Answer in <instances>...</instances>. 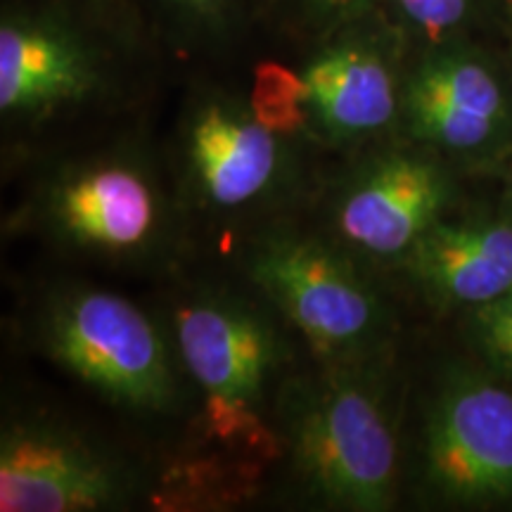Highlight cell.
I'll list each match as a JSON object with an SVG mask.
<instances>
[{"mask_svg": "<svg viewBox=\"0 0 512 512\" xmlns=\"http://www.w3.org/2000/svg\"><path fill=\"white\" fill-rule=\"evenodd\" d=\"M384 5H392L401 22L427 41L441 43L463 24L472 0H384Z\"/></svg>", "mask_w": 512, "mask_h": 512, "instance_id": "18", "label": "cell"}, {"mask_svg": "<svg viewBox=\"0 0 512 512\" xmlns=\"http://www.w3.org/2000/svg\"><path fill=\"white\" fill-rule=\"evenodd\" d=\"M448 197L446 171L430 157L382 150L351 169L332 195V240L370 264H401L441 221Z\"/></svg>", "mask_w": 512, "mask_h": 512, "instance_id": "9", "label": "cell"}, {"mask_svg": "<svg viewBox=\"0 0 512 512\" xmlns=\"http://www.w3.org/2000/svg\"><path fill=\"white\" fill-rule=\"evenodd\" d=\"M299 72L309 136L328 145H354L399 124V53L377 12L318 41Z\"/></svg>", "mask_w": 512, "mask_h": 512, "instance_id": "11", "label": "cell"}, {"mask_svg": "<svg viewBox=\"0 0 512 512\" xmlns=\"http://www.w3.org/2000/svg\"><path fill=\"white\" fill-rule=\"evenodd\" d=\"M17 223L62 252L102 264H145L171 245L174 202L136 150L91 152L48 171Z\"/></svg>", "mask_w": 512, "mask_h": 512, "instance_id": "3", "label": "cell"}, {"mask_svg": "<svg viewBox=\"0 0 512 512\" xmlns=\"http://www.w3.org/2000/svg\"><path fill=\"white\" fill-rule=\"evenodd\" d=\"M472 337L486 361L512 380V292L472 309Z\"/></svg>", "mask_w": 512, "mask_h": 512, "instance_id": "17", "label": "cell"}, {"mask_svg": "<svg viewBox=\"0 0 512 512\" xmlns=\"http://www.w3.org/2000/svg\"><path fill=\"white\" fill-rule=\"evenodd\" d=\"M292 138L261 124L247 98L202 93L181 121V181L185 200L214 216L256 211L297 181Z\"/></svg>", "mask_w": 512, "mask_h": 512, "instance_id": "8", "label": "cell"}, {"mask_svg": "<svg viewBox=\"0 0 512 512\" xmlns=\"http://www.w3.org/2000/svg\"><path fill=\"white\" fill-rule=\"evenodd\" d=\"M422 453L427 484L446 501H512V392L453 373L432 401Z\"/></svg>", "mask_w": 512, "mask_h": 512, "instance_id": "10", "label": "cell"}, {"mask_svg": "<svg viewBox=\"0 0 512 512\" xmlns=\"http://www.w3.org/2000/svg\"><path fill=\"white\" fill-rule=\"evenodd\" d=\"M242 266L264 302L309 344L320 363L375 358L389 311L358 259L332 238L294 228L261 230Z\"/></svg>", "mask_w": 512, "mask_h": 512, "instance_id": "5", "label": "cell"}, {"mask_svg": "<svg viewBox=\"0 0 512 512\" xmlns=\"http://www.w3.org/2000/svg\"><path fill=\"white\" fill-rule=\"evenodd\" d=\"M147 15L181 41H207L228 34L242 0H138Z\"/></svg>", "mask_w": 512, "mask_h": 512, "instance_id": "15", "label": "cell"}, {"mask_svg": "<svg viewBox=\"0 0 512 512\" xmlns=\"http://www.w3.org/2000/svg\"><path fill=\"white\" fill-rule=\"evenodd\" d=\"M283 5L290 12L294 27L318 43L339 29L380 12L384 0H283Z\"/></svg>", "mask_w": 512, "mask_h": 512, "instance_id": "16", "label": "cell"}, {"mask_svg": "<svg viewBox=\"0 0 512 512\" xmlns=\"http://www.w3.org/2000/svg\"><path fill=\"white\" fill-rule=\"evenodd\" d=\"M399 121L422 145L451 155H482L508 131L510 102L482 55L441 41L403 79Z\"/></svg>", "mask_w": 512, "mask_h": 512, "instance_id": "12", "label": "cell"}, {"mask_svg": "<svg viewBox=\"0 0 512 512\" xmlns=\"http://www.w3.org/2000/svg\"><path fill=\"white\" fill-rule=\"evenodd\" d=\"M140 477L119 453L43 408L5 415L0 510L93 512L126 508Z\"/></svg>", "mask_w": 512, "mask_h": 512, "instance_id": "7", "label": "cell"}, {"mask_svg": "<svg viewBox=\"0 0 512 512\" xmlns=\"http://www.w3.org/2000/svg\"><path fill=\"white\" fill-rule=\"evenodd\" d=\"M401 266L441 306L496 302L512 292V221L434 223Z\"/></svg>", "mask_w": 512, "mask_h": 512, "instance_id": "13", "label": "cell"}, {"mask_svg": "<svg viewBox=\"0 0 512 512\" xmlns=\"http://www.w3.org/2000/svg\"><path fill=\"white\" fill-rule=\"evenodd\" d=\"M271 306L226 290H200L171 313L183 373L200 392L202 432L230 456L280 453L278 396L292 354Z\"/></svg>", "mask_w": 512, "mask_h": 512, "instance_id": "2", "label": "cell"}, {"mask_svg": "<svg viewBox=\"0 0 512 512\" xmlns=\"http://www.w3.org/2000/svg\"><path fill=\"white\" fill-rule=\"evenodd\" d=\"M112 86V57L86 24L57 5H15L0 19V117L36 133Z\"/></svg>", "mask_w": 512, "mask_h": 512, "instance_id": "6", "label": "cell"}, {"mask_svg": "<svg viewBox=\"0 0 512 512\" xmlns=\"http://www.w3.org/2000/svg\"><path fill=\"white\" fill-rule=\"evenodd\" d=\"M247 102L256 119L280 136L297 138L302 133H309L302 72H294L280 62H259L254 67L252 91H249Z\"/></svg>", "mask_w": 512, "mask_h": 512, "instance_id": "14", "label": "cell"}, {"mask_svg": "<svg viewBox=\"0 0 512 512\" xmlns=\"http://www.w3.org/2000/svg\"><path fill=\"white\" fill-rule=\"evenodd\" d=\"M375 358L294 373L278 396L280 453L320 508L380 512L396 503L399 446Z\"/></svg>", "mask_w": 512, "mask_h": 512, "instance_id": "1", "label": "cell"}, {"mask_svg": "<svg viewBox=\"0 0 512 512\" xmlns=\"http://www.w3.org/2000/svg\"><path fill=\"white\" fill-rule=\"evenodd\" d=\"M31 330L38 351L112 406L164 415L181 403L174 337L121 294L62 285L43 297Z\"/></svg>", "mask_w": 512, "mask_h": 512, "instance_id": "4", "label": "cell"}]
</instances>
